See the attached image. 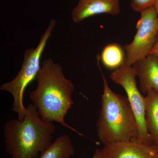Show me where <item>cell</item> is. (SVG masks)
I'll return each instance as SVG.
<instances>
[{"instance_id":"1","label":"cell","mask_w":158,"mask_h":158,"mask_svg":"<svg viewBox=\"0 0 158 158\" xmlns=\"http://www.w3.org/2000/svg\"><path fill=\"white\" fill-rule=\"evenodd\" d=\"M35 80L37 86L30 92V98L40 118L77 132L65 121L74 104L75 87L70 79L65 78L62 65L55 63L52 58L45 59Z\"/></svg>"},{"instance_id":"2","label":"cell","mask_w":158,"mask_h":158,"mask_svg":"<svg viewBox=\"0 0 158 158\" xmlns=\"http://www.w3.org/2000/svg\"><path fill=\"white\" fill-rule=\"evenodd\" d=\"M26 108L23 121L11 119L4 126L5 150L11 158H39L53 142L52 122L43 120L33 103Z\"/></svg>"},{"instance_id":"3","label":"cell","mask_w":158,"mask_h":158,"mask_svg":"<svg viewBox=\"0 0 158 158\" xmlns=\"http://www.w3.org/2000/svg\"><path fill=\"white\" fill-rule=\"evenodd\" d=\"M103 83L101 107L96 123L99 141L105 144L125 141H137V120L127 97L114 92L109 86L97 57Z\"/></svg>"},{"instance_id":"4","label":"cell","mask_w":158,"mask_h":158,"mask_svg":"<svg viewBox=\"0 0 158 158\" xmlns=\"http://www.w3.org/2000/svg\"><path fill=\"white\" fill-rule=\"evenodd\" d=\"M56 23L55 19L50 21L47 28L40 37L38 45L35 48L26 50L23 62L17 76L13 80L0 86V90L9 92L13 97L12 110L17 113L18 119L20 121L23 120L27 112V108L23 104L25 90L28 85L35 80L41 68L40 59Z\"/></svg>"},{"instance_id":"5","label":"cell","mask_w":158,"mask_h":158,"mask_svg":"<svg viewBox=\"0 0 158 158\" xmlns=\"http://www.w3.org/2000/svg\"><path fill=\"white\" fill-rule=\"evenodd\" d=\"M136 77L135 70L132 65L123 64L113 70L109 78L114 83L122 86L127 95L138 124V138L136 141L152 146V143L145 121L144 97L138 88Z\"/></svg>"},{"instance_id":"6","label":"cell","mask_w":158,"mask_h":158,"mask_svg":"<svg viewBox=\"0 0 158 158\" xmlns=\"http://www.w3.org/2000/svg\"><path fill=\"white\" fill-rule=\"evenodd\" d=\"M137 33L131 42L123 47L124 64L132 65L149 55L155 44L158 33V15L154 6L141 13L137 23Z\"/></svg>"},{"instance_id":"7","label":"cell","mask_w":158,"mask_h":158,"mask_svg":"<svg viewBox=\"0 0 158 158\" xmlns=\"http://www.w3.org/2000/svg\"><path fill=\"white\" fill-rule=\"evenodd\" d=\"M100 152L102 158H158L152 146L135 141L105 144Z\"/></svg>"},{"instance_id":"8","label":"cell","mask_w":158,"mask_h":158,"mask_svg":"<svg viewBox=\"0 0 158 158\" xmlns=\"http://www.w3.org/2000/svg\"><path fill=\"white\" fill-rule=\"evenodd\" d=\"M120 0H79L71 11V19L79 23L88 18L106 14L116 16L120 13Z\"/></svg>"},{"instance_id":"9","label":"cell","mask_w":158,"mask_h":158,"mask_svg":"<svg viewBox=\"0 0 158 158\" xmlns=\"http://www.w3.org/2000/svg\"><path fill=\"white\" fill-rule=\"evenodd\" d=\"M140 83V90L143 94L153 89L158 92V58L148 55L132 65Z\"/></svg>"},{"instance_id":"10","label":"cell","mask_w":158,"mask_h":158,"mask_svg":"<svg viewBox=\"0 0 158 158\" xmlns=\"http://www.w3.org/2000/svg\"><path fill=\"white\" fill-rule=\"evenodd\" d=\"M146 94L145 121L152 145L158 142V92L150 89Z\"/></svg>"},{"instance_id":"11","label":"cell","mask_w":158,"mask_h":158,"mask_svg":"<svg viewBox=\"0 0 158 158\" xmlns=\"http://www.w3.org/2000/svg\"><path fill=\"white\" fill-rule=\"evenodd\" d=\"M74 148L69 136H59L52 145L41 153L39 158H71L74 155Z\"/></svg>"},{"instance_id":"12","label":"cell","mask_w":158,"mask_h":158,"mask_svg":"<svg viewBox=\"0 0 158 158\" xmlns=\"http://www.w3.org/2000/svg\"><path fill=\"white\" fill-rule=\"evenodd\" d=\"M100 56V60L107 69L115 70L124 64L125 52L124 49L118 44H107L104 48Z\"/></svg>"},{"instance_id":"13","label":"cell","mask_w":158,"mask_h":158,"mask_svg":"<svg viewBox=\"0 0 158 158\" xmlns=\"http://www.w3.org/2000/svg\"><path fill=\"white\" fill-rule=\"evenodd\" d=\"M156 0H131V8L136 12L141 13L146 9L154 6Z\"/></svg>"},{"instance_id":"14","label":"cell","mask_w":158,"mask_h":158,"mask_svg":"<svg viewBox=\"0 0 158 158\" xmlns=\"http://www.w3.org/2000/svg\"><path fill=\"white\" fill-rule=\"evenodd\" d=\"M150 55H152V56H155L158 58V33L155 44L153 47L151 51Z\"/></svg>"},{"instance_id":"15","label":"cell","mask_w":158,"mask_h":158,"mask_svg":"<svg viewBox=\"0 0 158 158\" xmlns=\"http://www.w3.org/2000/svg\"><path fill=\"white\" fill-rule=\"evenodd\" d=\"M92 158H102L101 155L100 149L96 148L95 149Z\"/></svg>"},{"instance_id":"16","label":"cell","mask_w":158,"mask_h":158,"mask_svg":"<svg viewBox=\"0 0 158 158\" xmlns=\"http://www.w3.org/2000/svg\"><path fill=\"white\" fill-rule=\"evenodd\" d=\"M152 146L154 149L155 150L156 152L157 153L158 156V142L157 143H156V144H152Z\"/></svg>"},{"instance_id":"17","label":"cell","mask_w":158,"mask_h":158,"mask_svg":"<svg viewBox=\"0 0 158 158\" xmlns=\"http://www.w3.org/2000/svg\"><path fill=\"white\" fill-rule=\"evenodd\" d=\"M155 8L157 13L158 15V0H156L155 4L154 5Z\"/></svg>"}]
</instances>
